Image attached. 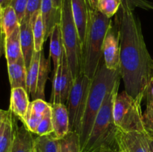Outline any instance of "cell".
<instances>
[{
	"label": "cell",
	"instance_id": "18",
	"mask_svg": "<svg viewBox=\"0 0 153 152\" xmlns=\"http://www.w3.org/2000/svg\"><path fill=\"white\" fill-rule=\"evenodd\" d=\"M17 125L15 116L9 110L4 125L0 131V152H10Z\"/></svg>",
	"mask_w": 153,
	"mask_h": 152
},
{
	"label": "cell",
	"instance_id": "19",
	"mask_svg": "<svg viewBox=\"0 0 153 152\" xmlns=\"http://www.w3.org/2000/svg\"><path fill=\"white\" fill-rule=\"evenodd\" d=\"M4 55L7 64L13 63L22 58L20 43V30L18 27L4 41Z\"/></svg>",
	"mask_w": 153,
	"mask_h": 152
},
{
	"label": "cell",
	"instance_id": "5",
	"mask_svg": "<svg viewBox=\"0 0 153 152\" xmlns=\"http://www.w3.org/2000/svg\"><path fill=\"white\" fill-rule=\"evenodd\" d=\"M60 10V26L63 44L69 66L75 80L81 73L83 72L82 48L79 32L73 19L71 0H62Z\"/></svg>",
	"mask_w": 153,
	"mask_h": 152
},
{
	"label": "cell",
	"instance_id": "35",
	"mask_svg": "<svg viewBox=\"0 0 153 152\" xmlns=\"http://www.w3.org/2000/svg\"><path fill=\"white\" fill-rule=\"evenodd\" d=\"M88 4L89 7L93 9H97V5H98L99 0H87Z\"/></svg>",
	"mask_w": 153,
	"mask_h": 152
},
{
	"label": "cell",
	"instance_id": "24",
	"mask_svg": "<svg viewBox=\"0 0 153 152\" xmlns=\"http://www.w3.org/2000/svg\"><path fill=\"white\" fill-rule=\"evenodd\" d=\"M60 139L54 134L37 136L34 139V152H58Z\"/></svg>",
	"mask_w": 153,
	"mask_h": 152
},
{
	"label": "cell",
	"instance_id": "15",
	"mask_svg": "<svg viewBox=\"0 0 153 152\" xmlns=\"http://www.w3.org/2000/svg\"><path fill=\"white\" fill-rule=\"evenodd\" d=\"M20 30V43L22 53L25 61L27 70L30 66L32 57L35 52L34 41L33 37L32 26L31 22L23 21L19 25Z\"/></svg>",
	"mask_w": 153,
	"mask_h": 152
},
{
	"label": "cell",
	"instance_id": "7",
	"mask_svg": "<svg viewBox=\"0 0 153 152\" xmlns=\"http://www.w3.org/2000/svg\"><path fill=\"white\" fill-rule=\"evenodd\" d=\"M91 85V79L84 72L81 73L74 80L66 104L70 120V131L78 134L82 127Z\"/></svg>",
	"mask_w": 153,
	"mask_h": 152
},
{
	"label": "cell",
	"instance_id": "36",
	"mask_svg": "<svg viewBox=\"0 0 153 152\" xmlns=\"http://www.w3.org/2000/svg\"><path fill=\"white\" fill-rule=\"evenodd\" d=\"M61 2H62V0H52L53 5L58 9H61Z\"/></svg>",
	"mask_w": 153,
	"mask_h": 152
},
{
	"label": "cell",
	"instance_id": "14",
	"mask_svg": "<svg viewBox=\"0 0 153 152\" xmlns=\"http://www.w3.org/2000/svg\"><path fill=\"white\" fill-rule=\"evenodd\" d=\"M29 104L28 93L26 89L22 87L11 89L9 110L22 122L25 119Z\"/></svg>",
	"mask_w": 153,
	"mask_h": 152
},
{
	"label": "cell",
	"instance_id": "23",
	"mask_svg": "<svg viewBox=\"0 0 153 152\" xmlns=\"http://www.w3.org/2000/svg\"><path fill=\"white\" fill-rule=\"evenodd\" d=\"M0 25L5 38L9 37L20 25L17 15L10 5H7L3 8Z\"/></svg>",
	"mask_w": 153,
	"mask_h": 152
},
{
	"label": "cell",
	"instance_id": "34",
	"mask_svg": "<svg viewBox=\"0 0 153 152\" xmlns=\"http://www.w3.org/2000/svg\"><path fill=\"white\" fill-rule=\"evenodd\" d=\"M8 113L9 110H4L0 109V131H1L3 125H4V123L5 122L7 115H8Z\"/></svg>",
	"mask_w": 153,
	"mask_h": 152
},
{
	"label": "cell",
	"instance_id": "28",
	"mask_svg": "<svg viewBox=\"0 0 153 152\" xmlns=\"http://www.w3.org/2000/svg\"><path fill=\"white\" fill-rule=\"evenodd\" d=\"M44 114V113H43ZM43 113H40L35 110L30 108L28 106V110H27L26 115L25 116V119L22 121V124L25 125L27 128L33 134H35L36 130L41 121L43 116Z\"/></svg>",
	"mask_w": 153,
	"mask_h": 152
},
{
	"label": "cell",
	"instance_id": "3",
	"mask_svg": "<svg viewBox=\"0 0 153 152\" xmlns=\"http://www.w3.org/2000/svg\"><path fill=\"white\" fill-rule=\"evenodd\" d=\"M120 78L119 70H110L106 68L102 58L97 72L91 80L86 108L79 134L81 148L88 139L96 117L105 97L114 88L115 85L120 81Z\"/></svg>",
	"mask_w": 153,
	"mask_h": 152
},
{
	"label": "cell",
	"instance_id": "30",
	"mask_svg": "<svg viewBox=\"0 0 153 152\" xmlns=\"http://www.w3.org/2000/svg\"><path fill=\"white\" fill-rule=\"evenodd\" d=\"M42 0H28V4H27L26 10H25V16L22 22L27 21L30 22V19L32 17L33 15L36 12L40 10L41 7Z\"/></svg>",
	"mask_w": 153,
	"mask_h": 152
},
{
	"label": "cell",
	"instance_id": "16",
	"mask_svg": "<svg viewBox=\"0 0 153 152\" xmlns=\"http://www.w3.org/2000/svg\"><path fill=\"white\" fill-rule=\"evenodd\" d=\"M40 12L44 24L45 36L46 40L50 36L55 25L60 23L61 10L53 5L52 0H42Z\"/></svg>",
	"mask_w": 153,
	"mask_h": 152
},
{
	"label": "cell",
	"instance_id": "8",
	"mask_svg": "<svg viewBox=\"0 0 153 152\" xmlns=\"http://www.w3.org/2000/svg\"><path fill=\"white\" fill-rule=\"evenodd\" d=\"M50 70V57L46 59L43 51L35 52L27 73V92L33 100H45V86Z\"/></svg>",
	"mask_w": 153,
	"mask_h": 152
},
{
	"label": "cell",
	"instance_id": "20",
	"mask_svg": "<svg viewBox=\"0 0 153 152\" xmlns=\"http://www.w3.org/2000/svg\"><path fill=\"white\" fill-rule=\"evenodd\" d=\"M31 134L24 124L17 127L10 152H32L34 138Z\"/></svg>",
	"mask_w": 153,
	"mask_h": 152
},
{
	"label": "cell",
	"instance_id": "11",
	"mask_svg": "<svg viewBox=\"0 0 153 152\" xmlns=\"http://www.w3.org/2000/svg\"><path fill=\"white\" fill-rule=\"evenodd\" d=\"M118 149L120 152H149V137L146 133L122 132L117 137Z\"/></svg>",
	"mask_w": 153,
	"mask_h": 152
},
{
	"label": "cell",
	"instance_id": "41",
	"mask_svg": "<svg viewBox=\"0 0 153 152\" xmlns=\"http://www.w3.org/2000/svg\"><path fill=\"white\" fill-rule=\"evenodd\" d=\"M10 1H11V0H9V4H10Z\"/></svg>",
	"mask_w": 153,
	"mask_h": 152
},
{
	"label": "cell",
	"instance_id": "6",
	"mask_svg": "<svg viewBox=\"0 0 153 152\" xmlns=\"http://www.w3.org/2000/svg\"><path fill=\"white\" fill-rule=\"evenodd\" d=\"M126 91L118 92L113 106V117L118 129L122 132H145L141 103Z\"/></svg>",
	"mask_w": 153,
	"mask_h": 152
},
{
	"label": "cell",
	"instance_id": "37",
	"mask_svg": "<svg viewBox=\"0 0 153 152\" xmlns=\"http://www.w3.org/2000/svg\"><path fill=\"white\" fill-rule=\"evenodd\" d=\"M0 4H1V6L4 8L6 6L9 5V0H0Z\"/></svg>",
	"mask_w": 153,
	"mask_h": 152
},
{
	"label": "cell",
	"instance_id": "38",
	"mask_svg": "<svg viewBox=\"0 0 153 152\" xmlns=\"http://www.w3.org/2000/svg\"><path fill=\"white\" fill-rule=\"evenodd\" d=\"M149 150L151 152H153V138L149 137Z\"/></svg>",
	"mask_w": 153,
	"mask_h": 152
},
{
	"label": "cell",
	"instance_id": "27",
	"mask_svg": "<svg viewBox=\"0 0 153 152\" xmlns=\"http://www.w3.org/2000/svg\"><path fill=\"white\" fill-rule=\"evenodd\" d=\"M53 125L52 120V110L51 105L49 106L43 114V118L36 130L35 134L37 136L48 135V134H53Z\"/></svg>",
	"mask_w": 153,
	"mask_h": 152
},
{
	"label": "cell",
	"instance_id": "4",
	"mask_svg": "<svg viewBox=\"0 0 153 152\" xmlns=\"http://www.w3.org/2000/svg\"><path fill=\"white\" fill-rule=\"evenodd\" d=\"M112 22L111 18L88 5V28L82 47V70L91 80L103 58V42Z\"/></svg>",
	"mask_w": 153,
	"mask_h": 152
},
{
	"label": "cell",
	"instance_id": "39",
	"mask_svg": "<svg viewBox=\"0 0 153 152\" xmlns=\"http://www.w3.org/2000/svg\"><path fill=\"white\" fill-rule=\"evenodd\" d=\"M2 11H3V7L1 6V4H0V24H1V16H2Z\"/></svg>",
	"mask_w": 153,
	"mask_h": 152
},
{
	"label": "cell",
	"instance_id": "29",
	"mask_svg": "<svg viewBox=\"0 0 153 152\" xmlns=\"http://www.w3.org/2000/svg\"><path fill=\"white\" fill-rule=\"evenodd\" d=\"M143 122L146 134L153 138V101L146 104V108L143 113Z\"/></svg>",
	"mask_w": 153,
	"mask_h": 152
},
{
	"label": "cell",
	"instance_id": "32",
	"mask_svg": "<svg viewBox=\"0 0 153 152\" xmlns=\"http://www.w3.org/2000/svg\"><path fill=\"white\" fill-rule=\"evenodd\" d=\"M144 98H146V104L153 101V73L145 90Z\"/></svg>",
	"mask_w": 153,
	"mask_h": 152
},
{
	"label": "cell",
	"instance_id": "33",
	"mask_svg": "<svg viewBox=\"0 0 153 152\" xmlns=\"http://www.w3.org/2000/svg\"><path fill=\"white\" fill-rule=\"evenodd\" d=\"M4 41H5V36H4V33L1 30V25H0V58L4 52Z\"/></svg>",
	"mask_w": 153,
	"mask_h": 152
},
{
	"label": "cell",
	"instance_id": "17",
	"mask_svg": "<svg viewBox=\"0 0 153 152\" xmlns=\"http://www.w3.org/2000/svg\"><path fill=\"white\" fill-rule=\"evenodd\" d=\"M7 72L11 89L24 88L27 90V70L23 57L13 63L7 64Z\"/></svg>",
	"mask_w": 153,
	"mask_h": 152
},
{
	"label": "cell",
	"instance_id": "43",
	"mask_svg": "<svg viewBox=\"0 0 153 152\" xmlns=\"http://www.w3.org/2000/svg\"><path fill=\"white\" fill-rule=\"evenodd\" d=\"M32 152H34V150H33V151Z\"/></svg>",
	"mask_w": 153,
	"mask_h": 152
},
{
	"label": "cell",
	"instance_id": "10",
	"mask_svg": "<svg viewBox=\"0 0 153 152\" xmlns=\"http://www.w3.org/2000/svg\"><path fill=\"white\" fill-rule=\"evenodd\" d=\"M120 45V34L116 22H112L105 37L102 46V57L106 68L119 70Z\"/></svg>",
	"mask_w": 153,
	"mask_h": 152
},
{
	"label": "cell",
	"instance_id": "21",
	"mask_svg": "<svg viewBox=\"0 0 153 152\" xmlns=\"http://www.w3.org/2000/svg\"><path fill=\"white\" fill-rule=\"evenodd\" d=\"M50 44H49V57L52 60L54 71L56 70L59 66L64 50L62 35L60 23L57 24L52 29L50 36Z\"/></svg>",
	"mask_w": 153,
	"mask_h": 152
},
{
	"label": "cell",
	"instance_id": "1",
	"mask_svg": "<svg viewBox=\"0 0 153 152\" xmlns=\"http://www.w3.org/2000/svg\"><path fill=\"white\" fill-rule=\"evenodd\" d=\"M114 22L120 34V74L125 91L134 99L143 100L153 73V59L148 51L139 18L129 4L122 2Z\"/></svg>",
	"mask_w": 153,
	"mask_h": 152
},
{
	"label": "cell",
	"instance_id": "42",
	"mask_svg": "<svg viewBox=\"0 0 153 152\" xmlns=\"http://www.w3.org/2000/svg\"><path fill=\"white\" fill-rule=\"evenodd\" d=\"M149 152H151V151H150V150H149Z\"/></svg>",
	"mask_w": 153,
	"mask_h": 152
},
{
	"label": "cell",
	"instance_id": "9",
	"mask_svg": "<svg viewBox=\"0 0 153 152\" xmlns=\"http://www.w3.org/2000/svg\"><path fill=\"white\" fill-rule=\"evenodd\" d=\"M74 79L69 66L65 50H63L59 66L54 71L52 92L50 103H61L66 104L73 86Z\"/></svg>",
	"mask_w": 153,
	"mask_h": 152
},
{
	"label": "cell",
	"instance_id": "12",
	"mask_svg": "<svg viewBox=\"0 0 153 152\" xmlns=\"http://www.w3.org/2000/svg\"><path fill=\"white\" fill-rule=\"evenodd\" d=\"M54 135L58 139L64 138L70 132V120L66 104L50 103Z\"/></svg>",
	"mask_w": 153,
	"mask_h": 152
},
{
	"label": "cell",
	"instance_id": "26",
	"mask_svg": "<svg viewBox=\"0 0 153 152\" xmlns=\"http://www.w3.org/2000/svg\"><path fill=\"white\" fill-rule=\"evenodd\" d=\"M122 4V0H99L97 9L108 18L117 14Z\"/></svg>",
	"mask_w": 153,
	"mask_h": 152
},
{
	"label": "cell",
	"instance_id": "40",
	"mask_svg": "<svg viewBox=\"0 0 153 152\" xmlns=\"http://www.w3.org/2000/svg\"><path fill=\"white\" fill-rule=\"evenodd\" d=\"M108 152H120L119 150H117V151H108Z\"/></svg>",
	"mask_w": 153,
	"mask_h": 152
},
{
	"label": "cell",
	"instance_id": "31",
	"mask_svg": "<svg viewBox=\"0 0 153 152\" xmlns=\"http://www.w3.org/2000/svg\"><path fill=\"white\" fill-rule=\"evenodd\" d=\"M27 4H28V0H11L9 4L14 9L19 19V23H21L24 19Z\"/></svg>",
	"mask_w": 153,
	"mask_h": 152
},
{
	"label": "cell",
	"instance_id": "2",
	"mask_svg": "<svg viewBox=\"0 0 153 152\" xmlns=\"http://www.w3.org/2000/svg\"><path fill=\"white\" fill-rule=\"evenodd\" d=\"M120 81L105 97L99 111L86 142L81 148L82 152H108L119 150L117 137L120 130L113 117V106L118 93Z\"/></svg>",
	"mask_w": 153,
	"mask_h": 152
},
{
	"label": "cell",
	"instance_id": "22",
	"mask_svg": "<svg viewBox=\"0 0 153 152\" xmlns=\"http://www.w3.org/2000/svg\"><path fill=\"white\" fill-rule=\"evenodd\" d=\"M32 26L33 37L34 41V49L35 52H41L43 50V43L46 40L45 36V27L43 24L40 10L36 12L30 19Z\"/></svg>",
	"mask_w": 153,
	"mask_h": 152
},
{
	"label": "cell",
	"instance_id": "13",
	"mask_svg": "<svg viewBox=\"0 0 153 152\" xmlns=\"http://www.w3.org/2000/svg\"><path fill=\"white\" fill-rule=\"evenodd\" d=\"M71 4L73 19L79 32L82 48L88 28V4L87 0H71Z\"/></svg>",
	"mask_w": 153,
	"mask_h": 152
},
{
	"label": "cell",
	"instance_id": "25",
	"mask_svg": "<svg viewBox=\"0 0 153 152\" xmlns=\"http://www.w3.org/2000/svg\"><path fill=\"white\" fill-rule=\"evenodd\" d=\"M58 152H82L79 134L70 131L64 138L61 139Z\"/></svg>",
	"mask_w": 153,
	"mask_h": 152
}]
</instances>
